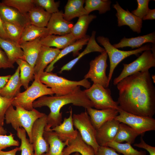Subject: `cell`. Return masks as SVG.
Masks as SVG:
<instances>
[{"label": "cell", "instance_id": "e575fe53", "mask_svg": "<svg viewBox=\"0 0 155 155\" xmlns=\"http://www.w3.org/2000/svg\"><path fill=\"white\" fill-rule=\"evenodd\" d=\"M111 3L109 0H86L84 8L88 14L95 10H98L100 14H102L110 10Z\"/></svg>", "mask_w": 155, "mask_h": 155}, {"label": "cell", "instance_id": "ffe728a7", "mask_svg": "<svg viewBox=\"0 0 155 155\" xmlns=\"http://www.w3.org/2000/svg\"><path fill=\"white\" fill-rule=\"evenodd\" d=\"M76 40L71 33L63 36L48 35L40 39L42 45L51 47H55L59 49H63Z\"/></svg>", "mask_w": 155, "mask_h": 155}, {"label": "cell", "instance_id": "d590c367", "mask_svg": "<svg viewBox=\"0 0 155 155\" xmlns=\"http://www.w3.org/2000/svg\"><path fill=\"white\" fill-rule=\"evenodd\" d=\"M107 146L113 148L116 151L123 155H146L145 151H138L127 143L123 144L113 141L108 143Z\"/></svg>", "mask_w": 155, "mask_h": 155}, {"label": "cell", "instance_id": "7c38bea8", "mask_svg": "<svg viewBox=\"0 0 155 155\" xmlns=\"http://www.w3.org/2000/svg\"><path fill=\"white\" fill-rule=\"evenodd\" d=\"M47 116L38 119L35 122L32 129V144L34 155H41L47 152L49 145L44 138V132L47 123Z\"/></svg>", "mask_w": 155, "mask_h": 155}, {"label": "cell", "instance_id": "484cf974", "mask_svg": "<svg viewBox=\"0 0 155 155\" xmlns=\"http://www.w3.org/2000/svg\"><path fill=\"white\" fill-rule=\"evenodd\" d=\"M21 86L20 69L18 66L14 73L11 76L7 84L0 90V95L8 98H14L20 92Z\"/></svg>", "mask_w": 155, "mask_h": 155}, {"label": "cell", "instance_id": "f546056e", "mask_svg": "<svg viewBox=\"0 0 155 155\" xmlns=\"http://www.w3.org/2000/svg\"><path fill=\"white\" fill-rule=\"evenodd\" d=\"M27 14L31 24L41 28L46 27L52 15L42 8L36 6Z\"/></svg>", "mask_w": 155, "mask_h": 155}, {"label": "cell", "instance_id": "bcb514c9", "mask_svg": "<svg viewBox=\"0 0 155 155\" xmlns=\"http://www.w3.org/2000/svg\"><path fill=\"white\" fill-rule=\"evenodd\" d=\"M133 146L146 150L148 152L150 155H155V147L152 146L146 143L144 140L142 136L141 137L140 143L135 144Z\"/></svg>", "mask_w": 155, "mask_h": 155}, {"label": "cell", "instance_id": "ba28073f", "mask_svg": "<svg viewBox=\"0 0 155 155\" xmlns=\"http://www.w3.org/2000/svg\"><path fill=\"white\" fill-rule=\"evenodd\" d=\"M84 91L96 109H113L118 111L121 109L117 102L113 99L111 90L108 88L98 84H93Z\"/></svg>", "mask_w": 155, "mask_h": 155}, {"label": "cell", "instance_id": "ee69618b", "mask_svg": "<svg viewBox=\"0 0 155 155\" xmlns=\"http://www.w3.org/2000/svg\"><path fill=\"white\" fill-rule=\"evenodd\" d=\"M13 64L8 60L5 53L0 49V69L13 68Z\"/></svg>", "mask_w": 155, "mask_h": 155}, {"label": "cell", "instance_id": "2e32d148", "mask_svg": "<svg viewBox=\"0 0 155 155\" xmlns=\"http://www.w3.org/2000/svg\"><path fill=\"white\" fill-rule=\"evenodd\" d=\"M60 51L42 45L34 67V78H39L44 69L56 58Z\"/></svg>", "mask_w": 155, "mask_h": 155}, {"label": "cell", "instance_id": "db71d44e", "mask_svg": "<svg viewBox=\"0 0 155 155\" xmlns=\"http://www.w3.org/2000/svg\"><path fill=\"white\" fill-rule=\"evenodd\" d=\"M72 155H80V154L78 152H75V153Z\"/></svg>", "mask_w": 155, "mask_h": 155}, {"label": "cell", "instance_id": "9c48e42d", "mask_svg": "<svg viewBox=\"0 0 155 155\" xmlns=\"http://www.w3.org/2000/svg\"><path fill=\"white\" fill-rule=\"evenodd\" d=\"M123 68L119 75L115 78L113 84H117L124 78L138 72L149 70L155 66V52L146 50L135 60L129 64L123 63Z\"/></svg>", "mask_w": 155, "mask_h": 155}, {"label": "cell", "instance_id": "f907efd6", "mask_svg": "<svg viewBox=\"0 0 155 155\" xmlns=\"http://www.w3.org/2000/svg\"><path fill=\"white\" fill-rule=\"evenodd\" d=\"M20 151L19 147H16L15 148L9 151H0V155H16L17 152Z\"/></svg>", "mask_w": 155, "mask_h": 155}, {"label": "cell", "instance_id": "60d3db41", "mask_svg": "<svg viewBox=\"0 0 155 155\" xmlns=\"http://www.w3.org/2000/svg\"><path fill=\"white\" fill-rule=\"evenodd\" d=\"M150 0H137V8L132 11L131 13L142 20L148 11L150 9L148 4Z\"/></svg>", "mask_w": 155, "mask_h": 155}, {"label": "cell", "instance_id": "8fae6325", "mask_svg": "<svg viewBox=\"0 0 155 155\" xmlns=\"http://www.w3.org/2000/svg\"><path fill=\"white\" fill-rule=\"evenodd\" d=\"M108 55L106 51L91 60L90 63V69L84 76V78H90L94 84L100 85L105 88L109 85L106 70L108 65L106 62Z\"/></svg>", "mask_w": 155, "mask_h": 155}, {"label": "cell", "instance_id": "6da1fadb", "mask_svg": "<svg viewBox=\"0 0 155 155\" xmlns=\"http://www.w3.org/2000/svg\"><path fill=\"white\" fill-rule=\"evenodd\" d=\"M117 87L121 109L137 115L152 117L155 113V88L149 70L138 72L120 81Z\"/></svg>", "mask_w": 155, "mask_h": 155}, {"label": "cell", "instance_id": "3957f363", "mask_svg": "<svg viewBox=\"0 0 155 155\" xmlns=\"http://www.w3.org/2000/svg\"><path fill=\"white\" fill-rule=\"evenodd\" d=\"M15 109L11 105L5 114V119L7 124H11L15 130L18 128H23L26 131L30 143H32V129L34 123L38 119L46 115L34 108L27 110L19 106Z\"/></svg>", "mask_w": 155, "mask_h": 155}, {"label": "cell", "instance_id": "e0dca14e", "mask_svg": "<svg viewBox=\"0 0 155 155\" xmlns=\"http://www.w3.org/2000/svg\"><path fill=\"white\" fill-rule=\"evenodd\" d=\"M70 115L67 118L65 117L60 124L48 130L54 131L59 139L63 142H69L75 139L77 137L78 131L74 129L72 120V110L71 107L69 111ZM47 130V131H48Z\"/></svg>", "mask_w": 155, "mask_h": 155}, {"label": "cell", "instance_id": "b9f144b4", "mask_svg": "<svg viewBox=\"0 0 155 155\" xmlns=\"http://www.w3.org/2000/svg\"><path fill=\"white\" fill-rule=\"evenodd\" d=\"M13 135L11 133L8 135H0V151L11 146H19V142L14 139Z\"/></svg>", "mask_w": 155, "mask_h": 155}, {"label": "cell", "instance_id": "d4e9b609", "mask_svg": "<svg viewBox=\"0 0 155 155\" xmlns=\"http://www.w3.org/2000/svg\"><path fill=\"white\" fill-rule=\"evenodd\" d=\"M78 152L82 155H96L93 148L85 143L78 132L77 137L69 142L68 145L63 151V155H70Z\"/></svg>", "mask_w": 155, "mask_h": 155}, {"label": "cell", "instance_id": "5bb4252c", "mask_svg": "<svg viewBox=\"0 0 155 155\" xmlns=\"http://www.w3.org/2000/svg\"><path fill=\"white\" fill-rule=\"evenodd\" d=\"M113 7L117 12L115 15L117 18L118 26L127 25L133 31L138 34L141 32L142 25V19L133 15L128 9H124L117 2L113 5Z\"/></svg>", "mask_w": 155, "mask_h": 155}, {"label": "cell", "instance_id": "5b68a950", "mask_svg": "<svg viewBox=\"0 0 155 155\" xmlns=\"http://www.w3.org/2000/svg\"><path fill=\"white\" fill-rule=\"evenodd\" d=\"M34 79L31 86L13 98L12 104L13 106H19L31 111L34 109L33 103L36 99L45 95H53L52 89L41 82L39 78Z\"/></svg>", "mask_w": 155, "mask_h": 155}, {"label": "cell", "instance_id": "f35d334b", "mask_svg": "<svg viewBox=\"0 0 155 155\" xmlns=\"http://www.w3.org/2000/svg\"><path fill=\"white\" fill-rule=\"evenodd\" d=\"M5 30L10 40L19 44L24 28L11 23L3 22Z\"/></svg>", "mask_w": 155, "mask_h": 155}, {"label": "cell", "instance_id": "f1b7e54d", "mask_svg": "<svg viewBox=\"0 0 155 155\" xmlns=\"http://www.w3.org/2000/svg\"><path fill=\"white\" fill-rule=\"evenodd\" d=\"M84 0H68L65 7L63 18L70 21L76 17L88 15L83 6Z\"/></svg>", "mask_w": 155, "mask_h": 155}, {"label": "cell", "instance_id": "681fc988", "mask_svg": "<svg viewBox=\"0 0 155 155\" xmlns=\"http://www.w3.org/2000/svg\"><path fill=\"white\" fill-rule=\"evenodd\" d=\"M11 75L0 76V90L6 85L11 76Z\"/></svg>", "mask_w": 155, "mask_h": 155}, {"label": "cell", "instance_id": "7dc6e473", "mask_svg": "<svg viewBox=\"0 0 155 155\" xmlns=\"http://www.w3.org/2000/svg\"><path fill=\"white\" fill-rule=\"evenodd\" d=\"M0 37L5 39H9L5 30L3 22L0 16Z\"/></svg>", "mask_w": 155, "mask_h": 155}, {"label": "cell", "instance_id": "83f0119b", "mask_svg": "<svg viewBox=\"0 0 155 155\" xmlns=\"http://www.w3.org/2000/svg\"><path fill=\"white\" fill-rule=\"evenodd\" d=\"M0 46L4 51L8 60L11 64H13L18 59L24 60L23 52L20 44L10 39L0 37Z\"/></svg>", "mask_w": 155, "mask_h": 155}, {"label": "cell", "instance_id": "ab89813d", "mask_svg": "<svg viewBox=\"0 0 155 155\" xmlns=\"http://www.w3.org/2000/svg\"><path fill=\"white\" fill-rule=\"evenodd\" d=\"M36 6L41 7L47 12L52 14L59 11L60 1L54 0H34Z\"/></svg>", "mask_w": 155, "mask_h": 155}, {"label": "cell", "instance_id": "1f68e13d", "mask_svg": "<svg viewBox=\"0 0 155 155\" xmlns=\"http://www.w3.org/2000/svg\"><path fill=\"white\" fill-rule=\"evenodd\" d=\"M49 35L46 27H39L29 24L24 29L19 41V44L42 38Z\"/></svg>", "mask_w": 155, "mask_h": 155}, {"label": "cell", "instance_id": "7a4b0ae2", "mask_svg": "<svg viewBox=\"0 0 155 155\" xmlns=\"http://www.w3.org/2000/svg\"><path fill=\"white\" fill-rule=\"evenodd\" d=\"M69 104L86 109L94 107L93 103L87 97L84 90L81 89L80 86L66 95L41 96L33 102V107L34 108L46 106L50 109V112L47 116V123L44 129V130L47 131L62 123V113L60 110L63 106Z\"/></svg>", "mask_w": 155, "mask_h": 155}, {"label": "cell", "instance_id": "9a60e30c", "mask_svg": "<svg viewBox=\"0 0 155 155\" xmlns=\"http://www.w3.org/2000/svg\"><path fill=\"white\" fill-rule=\"evenodd\" d=\"M0 16L3 22L12 23L24 28L30 24L28 14L21 13L15 8L0 2Z\"/></svg>", "mask_w": 155, "mask_h": 155}, {"label": "cell", "instance_id": "4316f807", "mask_svg": "<svg viewBox=\"0 0 155 155\" xmlns=\"http://www.w3.org/2000/svg\"><path fill=\"white\" fill-rule=\"evenodd\" d=\"M151 42L153 44L155 43V33L154 32L147 34L135 37L127 38L124 37L118 43L114 44L113 46L118 49L126 47H129L132 49L139 48L144 44Z\"/></svg>", "mask_w": 155, "mask_h": 155}, {"label": "cell", "instance_id": "f5cc1de1", "mask_svg": "<svg viewBox=\"0 0 155 155\" xmlns=\"http://www.w3.org/2000/svg\"><path fill=\"white\" fill-rule=\"evenodd\" d=\"M151 78L153 83L155 82V75H152L151 76Z\"/></svg>", "mask_w": 155, "mask_h": 155}, {"label": "cell", "instance_id": "7402d4cb", "mask_svg": "<svg viewBox=\"0 0 155 155\" xmlns=\"http://www.w3.org/2000/svg\"><path fill=\"white\" fill-rule=\"evenodd\" d=\"M40 38L20 44V46L24 54V60L34 68L42 46Z\"/></svg>", "mask_w": 155, "mask_h": 155}, {"label": "cell", "instance_id": "cb8c5ba5", "mask_svg": "<svg viewBox=\"0 0 155 155\" xmlns=\"http://www.w3.org/2000/svg\"><path fill=\"white\" fill-rule=\"evenodd\" d=\"M90 38V36L86 35L84 38L76 40L72 44L60 51L56 58L46 67L45 71L51 72L55 68L54 65L55 63L70 53L72 52L73 56L74 57L78 56L80 53L79 51L82 49L84 46L87 44Z\"/></svg>", "mask_w": 155, "mask_h": 155}, {"label": "cell", "instance_id": "30bf717a", "mask_svg": "<svg viewBox=\"0 0 155 155\" xmlns=\"http://www.w3.org/2000/svg\"><path fill=\"white\" fill-rule=\"evenodd\" d=\"M118 112L114 119L128 125L139 135L142 136L146 131L155 130V119L152 117L135 115L121 109Z\"/></svg>", "mask_w": 155, "mask_h": 155}, {"label": "cell", "instance_id": "44dd1931", "mask_svg": "<svg viewBox=\"0 0 155 155\" xmlns=\"http://www.w3.org/2000/svg\"><path fill=\"white\" fill-rule=\"evenodd\" d=\"M43 136L49 144V149L41 155H63V150L68 145V141H62L54 131L50 130H44Z\"/></svg>", "mask_w": 155, "mask_h": 155}, {"label": "cell", "instance_id": "7bdbcfd3", "mask_svg": "<svg viewBox=\"0 0 155 155\" xmlns=\"http://www.w3.org/2000/svg\"><path fill=\"white\" fill-rule=\"evenodd\" d=\"M13 98H8L0 95V127L4 125L5 113L9 107L12 105Z\"/></svg>", "mask_w": 155, "mask_h": 155}, {"label": "cell", "instance_id": "d6a6232c", "mask_svg": "<svg viewBox=\"0 0 155 155\" xmlns=\"http://www.w3.org/2000/svg\"><path fill=\"white\" fill-rule=\"evenodd\" d=\"M140 135L134 129L128 125L120 123L116 136L113 141L118 143L125 141L131 144L136 137Z\"/></svg>", "mask_w": 155, "mask_h": 155}, {"label": "cell", "instance_id": "c3c4849f", "mask_svg": "<svg viewBox=\"0 0 155 155\" xmlns=\"http://www.w3.org/2000/svg\"><path fill=\"white\" fill-rule=\"evenodd\" d=\"M155 9L149 10L146 15L142 18V20H153L155 19Z\"/></svg>", "mask_w": 155, "mask_h": 155}, {"label": "cell", "instance_id": "52a82bcc", "mask_svg": "<svg viewBox=\"0 0 155 155\" xmlns=\"http://www.w3.org/2000/svg\"><path fill=\"white\" fill-rule=\"evenodd\" d=\"M73 126L78 130L83 140L91 146L95 154L100 146L96 141V129L92 125L87 111L72 115Z\"/></svg>", "mask_w": 155, "mask_h": 155}, {"label": "cell", "instance_id": "8992f818", "mask_svg": "<svg viewBox=\"0 0 155 155\" xmlns=\"http://www.w3.org/2000/svg\"><path fill=\"white\" fill-rule=\"evenodd\" d=\"M97 42L104 47L108 56L110 61V69L108 77L110 83L114 71L116 66L126 58L132 55H137L146 50H152V46L147 44L137 49L129 51L119 50L114 47L110 43L109 38L102 36L98 37Z\"/></svg>", "mask_w": 155, "mask_h": 155}, {"label": "cell", "instance_id": "8d00e7d4", "mask_svg": "<svg viewBox=\"0 0 155 155\" xmlns=\"http://www.w3.org/2000/svg\"><path fill=\"white\" fill-rule=\"evenodd\" d=\"M1 2L15 8L24 14H27L36 6L34 0H3Z\"/></svg>", "mask_w": 155, "mask_h": 155}, {"label": "cell", "instance_id": "836d02e7", "mask_svg": "<svg viewBox=\"0 0 155 155\" xmlns=\"http://www.w3.org/2000/svg\"><path fill=\"white\" fill-rule=\"evenodd\" d=\"M16 62L20 69V77L22 86L26 90L29 87L30 82L34 79V68L25 60L18 59Z\"/></svg>", "mask_w": 155, "mask_h": 155}, {"label": "cell", "instance_id": "ac0fdd59", "mask_svg": "<svg viewBox=\"0 0 155 155\" xmlns=\"http://www.w3.org/2000/svg\"><path fill=\"white\" fill-rule=\"evenodd\" d=\"M120 123L114 119L96 129V141L100 146H107L108 143L113 141Z\"/></svg>", "mask_w": 155, "mask_h": 155}, {"label": "cell", "instance_id": "74e56055", "mask_svg": "<svg viewBox=\"0 0 155 155\" xmlns=\"http://www.w3.org/2000/svg\"><path fill=\"white\" fill-rule=\"evenodd\" d=\"M17 135L21 140V144L19 147L21 151V155H34L32 144L26 138V132L23 128H18L16 130Z\"/></svg>", "mask_w": 155, "mask_h": 155}, {"label": "cell", "instance_id": "4fadbf2b", "mask_svg": "<svg viewBox=\"0 0 155 155\" xmlns=\"http://www.w3.org/2000/svg\"><path fill=\"white\" fill-rule=\"evenodd\" d=\"M73 23L65 20L62 10L52 14L46 28L49 35H64L71 33Z\"/></svg>", "mask_w": 155, "mask_h": 155}, {"label": "cell", "instance_id": "277c9868", "mask_svg": "<svg viewBox=\"0 0 155 155\" xmlns=\"http://www.w3.org/2000/svg\"><path fill=\"white\" fill-rule=\"evenodd\" d=\"M42 83L50 88L55 95H66L74 91L78 86H82L86 89L91 86V83L86 79L79 81L69 80L57 75L51 72L44 71L39 77Z\"/></svg>", "mask_w": 155, "mask_h": 155}, {"label": "cell", "instance_id": "603a6c76", "mask_svg": "<svg viewBox=\"0 0 155 155\" xmlns=\"http://www.w3.org/2000/svg\"><path fill=\"white\" fill-rule=\"evenodd\" d=\"M96 32L92 31L91 36L87 44L85 49L81 53H80L77 57L74 59L63 66L61 68L59 73H61L64 71H69L78 61L83 56L90 53L93 52H99L100 53L106 51L104 48L100 47L97 43L95 40Z\"/></svg>", "mask_w": 155, "mask_h": 155}, {"label": "cell", "instance_id": "f6af8a7d", "mask_svg": "<svg viewBox=\"0 0 155 155\" xmlns=\"http://www.w3.org/2000/svg\"><path fill=\"white\" fill-rule=\"evenodd\" d=\"M113 148L108 146H100L96 155H121Z\"/></svg>", "mask_w": 155, "mask_h": 155}, {"label": "cell", "instance_id": "d6986e66", "mask_svg": "<svg viewBox=\"0 0 155 155\" xmlns=\"http://www.w3.org/2000/svg\"><path fill=\"white\" fill-rule=\"evenodd\" d=\"M86 109L92 125L96 129L106 122L114 119L119 114L118 110L113 109L98 110L89 107Z\"/></svg>", "mask_w": 155, "mask_h": 155}, {"label": "cell", "instance_id": "4dcf8cb0", "mask_svg": "<svg viewBox=\"0 0 155 155\" xmlns=\"http://www.w3.org/2000/svg\"><path fill=\"white\" fill-rule=\"evenodd\" d=\"M96 16L93 14L86 15L79 17L77 22L73 25L71 33L76 40L84 37L90 23Z\"/></svg>", "mask_w": 155, "mask_h": 155}, {"label": "cell", "instance_id": "816d5d0a", "mask_svg": "<svg viewBox=\"0 0 155 155\" xmlns=\"http://www.w3.org/2000/svg\"><path fill=\"white\" fill-rule=\"evenodd\" d=\"M7 133L6 131L3 127H0V135H5Z\"/></svg>", "mask_w": 155, "mask_h": 155}]
</instances>
